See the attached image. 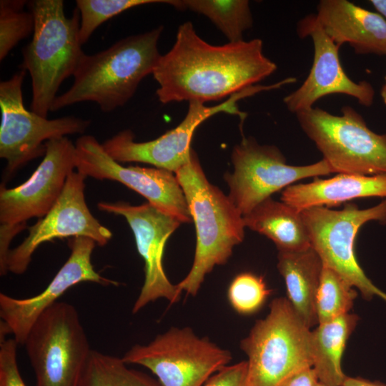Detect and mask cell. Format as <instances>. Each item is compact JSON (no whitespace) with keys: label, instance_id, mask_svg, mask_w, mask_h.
<instances>
[{"label":"cell","instance_id":"6da1fadb","mask_svg":"<svg viewBox=\"0 0 386 386\" xmlns=\"http://www.w3.org/2000/svg\"><path fill=\"white\" fill-rule=\"evenodd\" d=\"M276 69V64L264 54L261 39L213 46L187 21L179 26L174 44L161 55L152 75L162 104H204L256 85Z\"/></svg>","mask_w":386,"mask_h":386},{"label":"cell","instance_id":"7a4b0ae2","mask_svg":"<svg viewBox=\"0 0 386 386\" xmlns=\"http://www.w3.org/2000/svg\"><path fill=\"white\" fill-rule=\"evenodd\" d=\"M163 30L127 36L94 54H84L73 76L71 86L57 96L51 112L74 104L92 102L102 112L123 107L142 80L153 71L161 56L158 41Z\"/></svg>","mask_w":386,"mask_h":386},{"label":"cell","instance_id":"3957f363","mask_svg":"<svg viewBox=\"0 0 386 386\" xmlns=\"http://www.w3.org/2000/svg\"><path fill=\"white\" fill-rule=\"evenodd\" d=\"M194 222L197 243L192 266L177 284L178 290L196 296L207 274L225 264L244 237L243 216L228 196L207 179L197 154L175 173Z\"/></svg>","mask_w":386,"mask_h":386},{"label":"cell","instance_id":"277c9868","mask_svg":"<svg viewBox=\"0 0 386 386\" xmlns=\"http://www.w3.org/2000/svg\"><path fill=\"white\" fill-rule=\"evenodd\" d=\"M29 5L35 26L20 67L31 79V111L47 118L59 86L85 54L79 36L80 14L76 8L67 17L62 0H35Z\"/></svg>","mask_w":386,"mask_h":386},{"label":"cell","instance_id":"5b68a950","mask_svg":"<svg viewBox=\"0 0 386 386\" xmlns=\"http://www.w3.org/2000/svg\"><path fill=\"white\" fill-rule=\"evenodd\" d=\"M247 357L249 386H282L292 375L312 367V330L285 297L269 305L240 342Z\"/></svg>","mask_w":386,"mask_h":386},{"label":"cell","instance_id":"8992f818","mask_svg":"<svg viewBox=\"0 0 386 386\" xmlns=\"http://www.w3.org/2000/svg\"><path fill=\"white\" fill-rule=\"evenodd\" d=\"M341 115L318 107L296 114L298 123L334 173L358 175L386 174V134H377L352 107Z\"/></svg>","mask_w":386,"mask_h":386},{"label":"cell","instance_id":"52a82bcc","mask_svg":"<svg viewBox=\"0 0 386 386\" xmlns=\"http://www.w3.org/2000/svg\"><path fill=\"white\" fill-rule=\"evenodd\" d=\"M24 345L36 386H78L91 351L77 310L65 302L37 318Z\"/></svg>","mask_w":386,"mask_h":386},{"label":"cell","instance_id":"ba28073f","mask_svg":"<svg viewBox=\"0 0 386 386\" xmlns=\"http://www.w3.org/2000/svg\"><path fill=\"white\" fill-rule=\"evenodd\" d=\"M122 360L149 370L162 386H203L232 355L190 327H173L147 345H134Z\"/></svg>","mask_w":386,"mask_h":386},{"label":"cell","instance_id":"9c48e42d","mask_svg":"<svg viewBox=\"0 0 386 386\" xmlns=\"http://www.w3.org/2000/svg\"><path fill=\"white\" fill-rule=\"evenodd\" d=\"M311 247L320 256L323 266L340 274L357 288L364 299L375 295L386 302V293L366 276L355 257V239L360 227L370 221L386 224V199L379 204L360 209L347 204L341 210L316 207L301 211Z\"/></svg>","mask_w":386,"mask_h":386},{"label":"cell","instance_id":"30bf717a","mask_svg":"<svg viewBox=\"0 0 386 386\" xmlns=\"http://www.w3.org/2000/svg\"><path fill=\"white\" fill-rule=\"evenodd\" d=\"M25 73L21 69L0 83V157L6 162V179L29 161L44 156L46 141L83 134L90 124L89 120L74 116L49 119L28 111L22 95Z\"/></svg>","mask_w":386,"mask_h":386},{"label":"cell","instance_id":"8fae6325","mask_svg":"<svg viewBox=\"0 0 386 386\" xmlns=\"http://www.w3.org/2000/svg\"><path fill=\"white\" fill-rule=\"evenodd\" d=\"M232 161L234 172L224 179L228 197L242 216L298 180L334 173L323 159L309 165H290L277 147L259 144L252 137L243 138L234 147Z\"/></svg>","mask_w":386,"mask_h":386},{"label":"cell","instance_id":"7c38bea8","mask_svg":"<svg viewBox=\"0 0 386 386\" xmlns=\"http://www.w3.org/2000/svg\"><path fill=\"white\" fill-rule=\"evenodd\" d=\"M274 89H277L275 84L267 86L256 84L230 96L226 101L214 107L192 101L189 102L187 114L182 122L158 138L137 142L132 132L125 129L105 140L102 146L106 152L118 162L147 163L175 173L190 160L192 137L197 127L203 122L220 112L244 118V114L238 109L237 102L256 93Z\"/></svg>","mask_w":386,"mask_h":386},{"label":"cell","instance_id":"4fadbf2b","mask_svg":"<svg viewBox=\"0 0 386 386\" xmlns=\"http://www.w3.org/2000/svg\"><path fill=\"white\" fill-rule=\"evenodd\" d=\"M75 148L76 168L85 177L120 182L181 223L192 220L184 192L174 172L159 168L124 167L112 159L102 144L91 135L79 137Z\"/></svg>","mask_w":386,"mask_h":386},{"label":"cell","instance_id":"5bb4252c","mask_svg":"<svg viewBox=\"0 0 386 386\" xmlns=\"http://www.w3.org/2000/svg\"><path fill=\"white\" fill-rule=\"evenodd\" d=\"M85 177L71 172L63 191L47 214L29 228L28 236L9 249L1 275L26 272L35 250L44 242L66 237H86L99 246L106 245L112 232L100 224L89 209L84 196Z\"/></svg>","mask_w":386,"mask_h":386},{"label":"cell","instance_id":"9a60e30c","mask_svg":"<svg viewBox=\"0 0 386 386\" xmlns=\"http://www.w3.org/2000/svg\"><path fill=\"white\" fill-rule=\"evenodd\" d=\"M101 211L124 217L129 224L138 252L144 261L145 277L132 307L136 314L149 303L164 298L177 302L182 292L167 277L163 267L164 247L181 222L149 203L133 206L125 202H100Z\"/></svg>","mask_w":386,"mask_h":386},{"label":"cell","instance_id":"2e32d148","mask_svg":"<svg viewBox=\"0 0 386 386\" xmlns=\"http://www.w3.org/2000/svg\"><path fill=\"white\" fill-rule=\"evenodd\" d=\"M46 153L32 175L14 188L0 187V222L24 225L43 217L61 195L69 175L76 168V148L66 137L45 142Z\"/></svg>","mask_w":386,"mask_h":386},{"label":"cell","instance_id":"e0dca14e","mask_svg":"<svg viewBox=\"0 0 386 386\" xmlns=\"http://www.w3.org/2000/svg\"><path fill=\"white\" fill-rule=\"evenodd\" d=\"M96 243L86 237L69 239L70 255L44 290L27 298H16L0 293L1 330L14 335L18 344L24 345L37 318L70 287L82 282L102 285L118 282L101 276L91 264V257Z\"/></svg>","mask_w":386,"mask_h":386},{"label":"cell","instance_id":"ac0fdd59","mask_svg":"<svg viewBox=\"0 0 386 386\" xmlns=\"http://www.w3.org/2000/svg\"><path fill=\"white\" fill-rule=\"evenodd\" d=\"M297 31L301 38H311L314 56L306 79L283 99L290 112L296 114L311 109L320 98L335 94L350 96L364 107L372 104L373 86L366 81H354L346 74L339 57L340 46L325 34L315 14H309L301 19Z\"/></svg>","mask_w":386,"mask_h":386},{"label":"cell","instance_id":"d6986e66","mask_svg":"<svg viewBox=\"0 0 386 386\" xmlns=\"http://www.w3.org/2000/svg\"><path fill=\"white\" fill-rule=\"evenodd\" d=\"M316 17L340 47L350 44L357 54L386 55V19L347 0H321Z\"/></svg>","mask_w":386,"mask_h":386},{"label":"cell","instance_id":"ffe728a7","mask_svg":"<svg viewBox=\"0 0 386 386\" xmlns=\"http://www.w3.org/2000/svg\"><path fill=\"white\" fill-rule=\"evenodd\" d=\"M370 197L386 199V174H338L330 179H315L312 182L292 184L282 191L281 201L301 212Z\"/></svg>","mask_w":386,"mask_h":386},{"label":"cell","instance_id":"44dd1931","mask_svg":"<svg viewBox=\"0 0 386 386\" xmlns=\"http://www.w3.org/2000/svg\"><path fill=\"white\" fill-rule=\"evenodd\" d=\"M277 259L288 300L310 328L318 325L316 300L323 269L320 256L311 247L297 252L279 251Z\"/></svg>","mask_w":386,"mask_h":386},{"label":"cell","instance_id":"7402d4cb","mask_svg":"<svg viewBox=\"0 0 386 386\" xmlns=\"http://www.w3.org/2000/svg\"><path fill=\"white\" fill-rule=\"evenodd\" d=\"M245 227L270 239L278 252H297L311 247L301 212L269 197L243 216Z\"/></svg>","mask_w":386,"mask_h":386},{"label":"cell","instance_id":"603a6c76","mask_svg":"<svg viewBox=\"0 0 386 386\" xmlns=\"http://www.w3.org/2000/svg\"><path fill=\"white\" fill-rule=\"evenodd\" d=\"M359 317L346 314L332 321L319 324L312 331L313 365L319 382L326 386H342L346 375L342 369V358L347 340Z\"/></svg>","mask_w":386,"mask_h":386},{"label":"cell","instance_id":"cb8c5ba5","mask_svg":"<svg viewBox=\"0 0 386 386\" xmlns=\"http://www.w3.org/2000/svg\"><path fill=\"white\" fill-rule=\"evenodd\" d=\"M169 4L206 16L229 42L243 41V33L252 26V15L247 0H169Z\"/></svg>","mask_w":386,"mask_h":386},{"label":"cell","instance_id":"d4e9b609","mask_svg":"<svg viewBox=\"0 0 386 386\" xmlns=\"http://www.w3.org/2000/svg\"><path fill=\"white\" fill-rule=\"evenodd\" d=\"M127 365L122 358L91 350L78 386H162L156 379Z\"/></svg>","mask_w":386,"mask_h":386},{"label":"cell","instance_id":"484cf974","mask_svg":"<svg viewBox=\"0 0 386 386\" xmlns=\"http://www.w3.org/2000/svg\"><path fill=\"white\" fill-rule=\"evenodd\" d=\"M357 292L335 271L323 266L316 300L318 325L348 314Z\"/></svg>","mask_w":386,"mask_h":386},{"label":"cell","instance_id":"4316f807","mask_svg":"<svg viewBox=\"0 0 386 386\" xmlns=\"http://www.w3.org/2000/svg\"><path fill=\"white\" fill-rule=\"evenodd\" d=\"M25 0L0 1V60L18 43L33 34L35 19L32 12L24 10Z\"/></svg>","mask_w":386,"mask_h":386},{"label":"cell","instance_id":"83f0119b","mask_svg":"<svg viewBox=\"0 0 386 386\" xmlns=\"http://www.w3.org/2000/svg\"><path fill=\"white\" fill-rule=\"evenodd\" d=\"M154 3L169 4L165 0H77L80 14L79 41L86 43L94 31L104 22L131 8Z\"/></svg>","mask_w":386,"mask_h":386},{"label":"cell","instance_id":"f1b7e54d","mask_svg":"<svg viewBox=\"0 0 386 386\" xmlns=\"http://www.w3.org/2000/svg\"><path fill=\"white\" fill-rule=\"evenodd\" d=\"M264 279L250 272L237 274L230 283L227 299L240 315H251L259 310L270 294Z\"/></svg>","mask_w":386,"mask_h":386},{"label":"cell","instance_id":"f546056e","mask_svg":"<svg viewBox=\"0 0 386 386\" xmlns=\"http://www.w3.org/2000/svg\"><path fill=\"white\" fill-rule=\"evenodd\" d=\"M18 343L14 338L0 340V386H26L19 370L16 359Z\"/></svg>","mask_w":386,"mask_h":386},{"label":"cell","instance_id":"4dcf8cb0","mask_svg":"<svg viewBox=\"0 0 386 386\" xmlns=\"http://www.w3.org/2000/svg\"><path fill=\"white\" fill-rule=\"evenodd\" d=\"M203 386H249L247 360L224 367L212 375Z\"/></svg>","mask_w":386,"mask_h":386},{"label":"cell","instance_id":"1f68e13d","mask_svg":"<svg viewBox=\"0 0 386 386\" xmlns=\"http://www.w3.org/2000/svg\"><path fill=\"white\" fill-rule=\"evenodd\" d=\"M318 382L317 375L311 367L294 374L282 386H316Z\"/></svg>","mask_w":386,"mask_h":386},{"label":"cell","instance_id":"d6a6232c","mask_svg":"<svg viewBox=\"0 0 386 386\" xmlns=\"http://www.w3.org/2000/svg\"><path fill=\"white\" fill-rule=\"evenodd\" d=\"M342 386H386V385L377 381H370L362 377H346Z\"/></svg>","mask_w":386,"mask_h":386},{"label":"cell","instance_id":"836d02e7","mask_svg":"<svg viewBox=\"0 0 386 386\" xmlns=\"http://www.w3.org/2000/svg\"><path fill=\"white\" fill-rule=\"evenodd\" d=\"M370 2L378 14L386 19V0H370Z\"/></svg>","mask_w":386,"mask_h":386},{"label":"cell","instance_id":"e575fe53","mask_svg":"<svg viewBox=\"0 0 386 386\" xmlns=\"http://www.w3.org/2000/svg\"><path fill=\"white\" fill-rule=\"evenodd\" d=\"M380 95L382 99V102L386 105V76L385 79V84L382 87Z\"/></svg>","mask_w":386,"mask_h":386},{"label":"cell","instance_id":"d590c367","mask_svg":"<svg viewBox=\"0 0 386 386\" xmlns=\"http://www.w3.org/2000/svg\"><path fill=\"white\" fill-rule=\"evenodd\" d=\"M316 386H326L324 384L321 383L320 382H318Z\"/></svg>","mask_w":386,"mask_h":386}]
</instances>
